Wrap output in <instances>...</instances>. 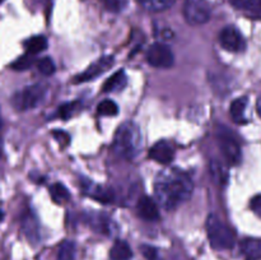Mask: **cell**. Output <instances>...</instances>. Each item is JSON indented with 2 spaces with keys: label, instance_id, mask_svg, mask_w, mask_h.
<instances>
[{
  "label": "cell",
  "instance_id": "d4e9b609",
  "mask_svg": "<svg viewBox=\"0 0 261 260\" xmlns=\"http://www.w3.org/2000/svg\"><path fill=\"white\" fill-rule=\"evenodd\" d=\"M37 68L40 73L43 74V75H53L56 70L55 63H54L51 58L40 59L37 63Z\"/></svg>",
  "mask_w": 261,
  "mask_h": 260
},
{
  "label": "cell",
  "instance_id": "f1b7e54d",
  "mask_svg": "<svg viewBox=\"0 0 261 260\" xmlns=\"http://www.w3.org/2000/svg\"><path fill=\"white\" fill-rule=\"evenodd\" d=\"M53 134H54V137L58 139V142L63 145V147L70 143V137H69V134H66L65 132H61V130H55Z\"/></svg>",
  "mask_w": 261,
  "mask_h": 260
},
{
  "label": "cell",
  "instance_id": "8fae6325",
  "mask_svg": "<svg viewBox=\"0 0 261 260\" xmlns=\"http://www.w3.org/2000/svg\"><path fill=\"white\" fill-rule=\"evenodd\" d=\"M137 209L139 217L144 221L153 222L160 219V211H158L157 203L149 196H142L138 201Z\"/></svg>",
  "mask_w": 261,
  "mask_h": 260
},
{
  "label": "cell",
  "instance_id": "e575fe53",
  "mask_svg": "<svg viewBox=\"0 0 261 260\" xmlns=\"http://www.w3.org/2000/svg\"><path fill=\"white\" fill-rule=\"evenodd\" d=\"M259 4H260V7H261V0H259Z\"/></svg>",
  "mask_w": 261,
  "mask_h": 260
},
{
  "label": "cell",
  "instance_id": "e0dca14e",
  "mask_svg": "<svg viewBox=\"0 0 261 260\" xmlns=\"http://www.w3.org/2000/svg\"><path fill=\"white\" fill-rule=\"evenodd\" d=\"M211 173L212 177L216 180V183L221 184V185H226L228 181V168L226 167L224 163L221 161L213 160L211 162Z\"/></svg>",
  "mask_w": 261,
  "mask_h": 260
},
{
  "label": "cell",
  "instance_id": "d6a6232c",
  "mask_svg": "<svg viewBox=\"0 0 261 260\" xmlns=\"http://www.w3.org/2000/svg\"><path fill=\"white\" fill-rule=\"evenodd\" d=\"M3 125V120H2V115H0V127H2Z\"/></svg>",
  "mask_w": 261,
  "mask_h": 260
},
{
  "label": "cell",
  "instance_id": "8992f818",
  "mask_svg": "<svg viewBox=\"0 0 261 260\" xmlns=\"http://www.w3.org/2000/svg\"><path fill=\"white\" fill-rule=\"evenodd\" d=\"M147 58L148 64H150L154 68H163L167 69L173 65V53L167 45L162 42H155L148 48L147 51Z\"/></svg>",
  "mask_w": 261,
  "mask_h": 260
},
{
  "label": "cell",
  "instance_id": "83f0119b",
  "mask_svg": "<svg viewBox=\"0 0 261 260\" xmlns=\"http://www.w3.org/2000/svg\"><path fill=\"white\" fill-rule=\"evenodd\" d=\"M140 251H142L143 256L147 260H157L158 257V250L154 246L150 245H142L140 246Z\"/></svg>",
  "mask_w": 261,
  "mask_h": 260
},
{
  "label": "cell",
  "instance_id": "484cf974",
  "mask_svg": "<svg viewBox=\"0 0 261 260\" xmlns=\"http://www.w3.org/2000/svg\"><path fill=\"white\" fill-rule=\"evenodd\" d=\"M107 10L112 13H120L125 9L127 0H101Z\"/></svg>",
  "mask_w": 261,
  "mask_h": 260
},
{
  "label": "cell",
  "instance_id": "9c48e42d",
  "mask_svg": "<svg viewBox=\"0 0 261 260\" xmlns=\"http://www.w3.org/2000/svg\"><path fill=\"white\" fill-rule=\"evenodd\" d=\"M112 65H114V56H103L101 59H97L83 73L78 74L73 82L74 83H86V82L93 81L97 76L102 75L105 71L109 70Z\"/></svg>",
  "mask_w": 261,
  "mask_h": 260
},
{
  "label": "cell",
  "instance_id": "cb8c5ba5",
  "mask_svg": "<svg viewBox=\"0 0 261 260\" xmlns=\"http://www.w3.org/2000/svg\"><path fill=\"white\" fill-rule=\"evenodd\" d=\"M32 64H33V55L25 54V55H22L20 58H18L14 63H12V65L10 66H12L14 70L23 71V70H27V69H30L31 66H32Z\"/></svg>",
  "mask_w": 261,
  "mask_h": 260
},
{
  "label": "cell",
  "instance_id": "d590c367",
  "mask_svg": "<svg viewBox=\"0 0 261 260\" xmlns=\"http://www.w3.org/2000/svg\"><path fill=\"white\" fill-rule=\"evenodd\" d=\"M0 148H2V142H0Z\"/></svg>",
  "mask_w": 261,
  "mask_h": 260
},
{
  "label": "cell",
  "instance_id": "5bb4252c",
  "mask_svg": "<svg viewBox=\"0 0 261 260\" xmlns=\"http://www.w3.org/2000/svg\"><path fill=\"white\" fill-rule=\"evenodd\" d=\"M127 83V76L124 70H119L115 74H112L109 79L102 86V92L109 93V92H117L124 89V87Z\"/></svg>",
  "mask_w": 261,
  "mask_h": 260
},
{
  "label": "cell",
  "instance_id": "1f68e13d",
  "mask_svg": "<svg viewBox=\"0 0 261 260\" xmlns=\"http://www.w3.org/2000/svg\"><path fill=\"white\" fill-rule=\"evenodd\" d=\"M3 218H4V214H3V212L2 211H0V221H2V219Z\"/></svg>",
  "mask_w": 261,
  "mask_h": 260
},
{
  "label": "cell",
  "instance_id": "603a6c76",
  "mask_svg": "<svg viewBox=\"0 0 261 260\" xmlns=\"http://www.w3.org/2000/svg\"><path fill=\"white\" fill-rule=\"evenodd\" d=\"M97 112L102 116H115L119 114V107L111 99H105L97 106Z\"/></svg>",
  "mask_w": 261,
  "mask_h": 260
},
{
  "label": "cell",
  "instance_id": "7c38bea8",
  "mask_svg": "<svg viewBox=\"0 0 261 260\" xmlns=\"http://www.w3.org/2000/svg\"><path fill=\"white\" fill-rule=\"evenodd\" d=\"M242 255L246 260H260L261 259V241L257 239H245L240 244Z\"/></svg>",
  "mask_w": 261,
  "mask_h": 260
},
{
  "label": "cell",
  "instance_id": "2e32d148",
  "mask_svg": "<svg viewBox=\"0 0 261 260\" xmlns=\"http://www.w3.org/2000/svg\"><path fill=\"white\" fill-rule=\"evenodd\" d=\"M132 256L133 251L130 246L125 241H121V240L115 242L114 246L111 247V251H110L111 260H130Z\"/></svg>",
  "mask_w": 261,
  "mask_h": 260
},
{
  "label": "cell",
  "instance_id": "836d02e7",
  "mask_svg": "<svg viewBox=\"0 0 261 260\" xmlns=\"http://www.w3.org/2000/svg\"><path fill=\"white\" fill-rule=\"evenodd\" d=\"M3 2H4V0H0V4H2V3H3Z\"/></svg>",
  "mask_w": 261,
  "mask_h": 260
},
{
  "label": "cell",
  "instance_id": "f546056e",
  "mask_svg": "<svg viewBox=\"0 0 261 260\" xmlns=\"http://www.w3.org/2000/svg\"><path fill=\"white\" fill-rule=\"evenodd\" d=\"M250 206H251L252 212H254V213L256 214L259 218H261V194H260V195L254 196V198L251 199Z\"/></svg>",
  "mask_w": 261,
  "mask_h": 260
},
{
  "label": "cell",
  "instance_id": "44dd1931",
  "mask_svg": "<svg viewBox=\"0 0 261 260\" xmlns=\"http://www.w3.org/2000/svg\"><path fill=\"white\" fill-rule=\"evenodd\" d=\"M50 193L56 203H63V201L70 199V193H69V190L60 183H56L54 184V185H51Z\"/></svg>",
  "mask_w": 261,
  "mask_h": 260
},
{
  "label": "cell",
  "instance_id": "9a60e30c",
  "mask_svg": "<svg viewBox=\"0 0 261 260\" xmlns=\"http://www.w3.org/2000/svg\"><path fill=\"white\" fill-rule=\"evenodd\" d=\"M23 231H24L25 236L30 240L32 244L40 241V228H38V223L36 218L31 214H28L24 219H23Z\"/></svg>",
  "mask_w": 261,
  "mask_h": 260
},
{
  "label": "cell",
  "instance_id": "5b68a950",
  "mask_svg": "<svg viewBox=\"0 0 261 260\" xmlns=\"http://www.w3.org/2000/svg\"><path fill=\"white\" fill-rule=\"evenodd\" d=\"M212 15V7L206 0H186L184 17L191 25H200L208 22Z\"/></svg>",
  "mask_w": 261,
  "mask_h": 260
},
{
  "label": "cell",
  "instance_id": "ac0fdd59",
  "mask_svg": "<svg viewBox=\"0 0 261 260\" xmlns=\"http://www.w3.org/2000/svg\"><path fill=\"white\" fill-rule=\"evenodd\" d=\"M137 2L148 12H163L170 9L176 0H137Z\"/></svg>",
  "mask_w": 261,
  "mask_h": 260
},
{
  "label": "cell",
  "instance_id": "ba28073f",
  "mask_svg": "<svg viewBox=\"0 0 261 260\" xmlns=\"http://www.w3.org/2000/svg\"><path fill=\"white\" fill-rule=\"evenodd\" d=\"M219 42L223 48L231 53H241L246 47L244 36L233 25H227L222 30V32L219 33Z\"/></svg>",
  "mask_w": 261,
  "mask_h": 260
},
{
  "label": "cell",
  "instance_id": "4316f807",
  "mask_svg": "<svg viewBox=\"0 0 261 260\" xmlns=\"http://www.w3.org/2000/svg\"><path fill=\"white\" fill-rule=\"evenodd\" d=\"M236 9L240 10H254L256 8V0H229Z\"/></svg>",
  "mask_w": 261,
  "mask_h": 260
},
{
  "label": "cell",
  "instance_id": "52a82bcc",
  "mask_svg": "<svg viewBox=\"0 0 261 260\" xmlns=\"http://www.w3.org/2000/svg\"><path fill=\"white\" fill-rule=\"evenodd\" d=\"M218 143L222 153L227 162L232 166H236L241 162L242 153L239 142L228 133H221L218 135Z\"/></svg>",
  "mask_w": 261,
  "mask_h": 260
},
{
  "label": "cell",
  "instance_id": "7402d4cb",
  "mask_svg": "<svg viewBox=\"0 0 261 260\" xmlns=\"http://www.w3.org/2000/svg\"><path fill=\"white\" fill-rule=\"evenodd\" d=\"M81 107V103L79 101H74V102H68V103L61 105L60 107L58 109V116L63 120H68L75 114L76 111Z\"/></svg>",
  "mask_w": 261,
  "mask_h": 260
},
{
  "label": "cell",
  "instance_id": "30bf717a",
  "mask_svg": "<svg viewBox=\"0 0 261 260\" xmlns=\"http://www.w3.org/2000/svg\"><path fill=\"white\" fill-rule=\"evenodd\" d=\"M149 157L161 165H168L175 158V149L168 142L160 140L150 148Z\"/></svg>",
  "mask_w": 261,
  "mask_h": 260
},
{
  "label": "cell",
  "instance_id": "3957f363",
  "mask_svg": "<svg viewBox=\"0 0 261 260\" xmlns=\"http://www.w3.org/2000/svg\"><path fill=\"white\" fill-rule=\"evenodd\" d=\"M206 233L212 247L216 250H231L236 245V235L229 226L214 214L206 221Z\"/></svg>",
  "mask_w": 261,
  "mask_h": 260
},
{
  "label": "cell",
  "instance_id": "ffe728a7",
  "mask_svg": "<svg viewBox=\"0 0 261 260\" xmlns=\"http://www.w3.org/2000/svg\"><path fill=\"white\" fill-rule=\"evenodd\" d=\"M75 257V244L65 240L60 244L58 250V260H74Z\"/></svg>",
  "mask_w": 261,
  "mask_h": 260
},
{
  "label": "cell",
  "instance_id": "6da1fadb",
  "mask_svg": "<svg viewBox=\"0 0 261 260\" xmlns=\"http://www.w3.org/2000/svg\"><path fill=\"white\" fill-rule=\"evenodd\" d=\"M193 188L191 178L186 173L177 170H167L158 175L154 195L163 208L173 209L190 198Z\"/></svg>",
  "mask_w": 261,
  "mask_h": 260
},
{
  "label": "cell",
  "instance_id": "277c9868",
  "mask_svg": "<svg viewBox=\"0 0 261 260\" xmlns=\"http://www.w3.org/2000/svg\"><path fill=\"white\" fill-rule=\"evenodd\" d=\"M46 92H47V88H46L45 84H32V86H28L23 88L22 91L17 92L12 97V105L18 111L35 109L38 105L42 103Z\"/></svg>",
  "mask_w": 261,
  "mask_h": 260
},
{
  "label": "cell",
  "instance_id": "4fadbf2b",
  "mask_svg": "<svg viewBox=\"0 0 261 260\" xmlns=\"http://www.w3.org/2000/svg\"><path fill=\"white\" fill-rule=\"evenodd\" d=\"M249 106V98L247 97H240V98L234 99L229 107V112L231 116L237 124H245L247 121L246 119V110Z\"/></svg>",
  "mask_w": 261,
  "mask_h": 260
},
{
  "label": "cell",
  "instance_id": "7a4b0ae2",
  "mask_svg": "<svg viewBox=\"0 0 261 260\" xmlns=\"http://www.w3.org/2000/svg\"><path fill=\"white\" fill-rule=\"evenodd\" d=\"M143 147L140 127L133 121H125L117 127L112 148L119 157L133 160L139 154Z\"/></svg>",
  "mask_w": 261,
  "mask_h": 260
},
{
  "label": "cell",
  "instance_id": "4dcf8cb0",
  "mask_svg": "<svg viewBox=\"0 0 261 260\" xmlns=\"http://www.w3.org/2000/svg\"><path fill=\"white\" fill-rule=\"evenodd\" d=\"M256 110H257V114H259V116L261 117V94L256 101Z\"/></svg>",
  "mask_w": 261,
  "mask_h": 260
},
{
  "label": "cell",
  "instance_id": "d6986e66",
  "mask_svg": "<svg viewBox=\"0 0 261 260\" xmlns=\"http://www.w3.org/2000/svg\"><path fill=\"white\" fill-rule=\"evenodd\" d=\"M25 50L30 55H36L47 48V40L43 36H33L24 42Z\"/></svg>",
  "mask_w": 261,
  "mask_h": 260
}]
</instances>
